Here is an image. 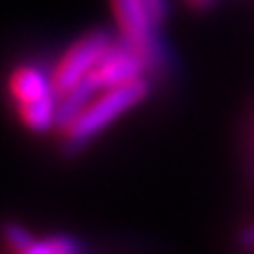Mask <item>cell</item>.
I'll use <instances>...</instances> for the list:
<instances>
[{
  "instance_id": "6da1fadb",
  "label": "cell",
  "mask_w": 254,
  "mask_h": 254,
  "mask_svg": "<svg viewBox=\"0 0 254 254\" xmlns=\"http://www.w3.org/2000/svg\"><path fill=\"white\" fill-rule=\"evenodd\" d=\"M149 92H152V85H149L147 78H138L134 83L101 92L80 112V116L74 123L67 125L61 131L63 147L67 152H78V149L87 147L103 131H107L114 123H119L125 114H129L134 107L145 103Z\"/></svg>"
},
{
  "instance_id": "7a4b0ae2",
  "label": "cell",
  "mask_w": 254,
  "mask_h": 254,
  "mask_svg": "<svg viewBox=\"0 0 254 254\" xmlns=\"http://www.w3.org/2000/svg\"><path fill=\"white\" fill-rule=\"evenodd\" d=\"M114 36L107 29H92L76 38L69 47L63 52V56L56 61L52 69L54 89H56L58 98H63L67 92L80 85L94 69L98 63L105 58L110 47L114 45Z\"/></svg>"
},
{
  "instance_id": "3957f363",
  "label": "cell",
  "mask_w": 254,
  "mask_h": 254,
  "mask_svg": "<svg viewBox=\"0 0 254 254\" xmlns=\"http://www.w3.org/2000/svg\"><path fill=\"white\" fill-rule=\"evenodd\" d=\"M119 38L129 43L149 67V74L165 63V49L158 40V25L152 20L143 0H110Z\"/></svg>"
},
{
  "instance_id": "277c9868",
  "label": "cell",
  "mask_w": 254,
  "mask_h": 254,
  "mask_svg": "<svg viewBox=\"0 0 254 254\" xmlns=\"http://www.w3.org/2000/svg\"><path fill=\"white\" fill-rule=\"evenodd\" d=\"M149 67L145 63V58L131 47L129 43L116 38L114 45L110 47V52L105 54L98 67L87 76L92 78V83L98 87V92L105 89H114L121 85L134 83L138 78H147Z\"/></svg>"
},
{
  "instance_id": "5b68a950",
  "label": "cell",
  "mask_w": 254,
  "mask_h": 254,
  "mask_svg": "<svg viewBox=\"0 0 254 254\" xmlns=\"http://www.w3.org/2000/svg\"><path fill=\"white\" fill-rule=\"evenodd\" d=\"M9 96H11L13 105H29V103L43 101L47 96H54V80L52 74L43 69V67L34 65V63H22L9 74ZM58 96V94H56Z\"/></svg>"
},
{
  "instance_id": "8992f818",
  "label": "cell",
  "mask_w": 254,
  "mask_h": 254,
  "mask_svg": "<svg viewBox=\"0 0 254 254\" xmlns=\"http://www.w3.org/2000/svg\"><path fill=\"white\" fill-rule=\"evenodd\" d=\"M58 105H61V98L54 94L43 101L16 107V114L22 127L29 129L31 134H47L58 127Z\"/></svg>"
},
{
  "instance_id": "52a82bcc",
  "label": "cell",
  "mask_w": 254,
  "mask_h": 254,
  "mask_svg": "<svg viewBox=\"0 0 254 254\" xmlns=\"http://www.w3.org/2000/svg\"><path fill=\"white\" fill-rule=\"evenodd\" d=\"M36 234L31 232L29 228L20 223H4L2 225V241H4V248H7L11 254H22L31 243L36 241Z\"/></svg>"
},
{
  "instance_id": "ba28073f",
  "label": "cell",
  "mask_w": 254,
  "mask_h": 254,
  "mask_svg": "<svg viewBox=\"0 0 254 254\" xmlns=\"http://www.w3.org/2000/svg\"><path fill=\"white\" fill-rule=\"evenodd\" d=\"M143 4L158 27L165 25L170 18V0H143Z\"/></svg>"
},
{
  "instance_id": "9c48e42d",
  "label": "cell",
  "mask_w": 254,
  "mask_h": 254,
  "mask_svg": "<svg viewBox=\"0 0 254 254\" xmlns=\"http://www.w3.org/2000/svg\"><path fill=\"white\" fill-rule=\"evenodd\" d=\"M241 246L248 248V250H254V223L248 225V228L241 232Z\"/></svg>"
}]
</instances>
